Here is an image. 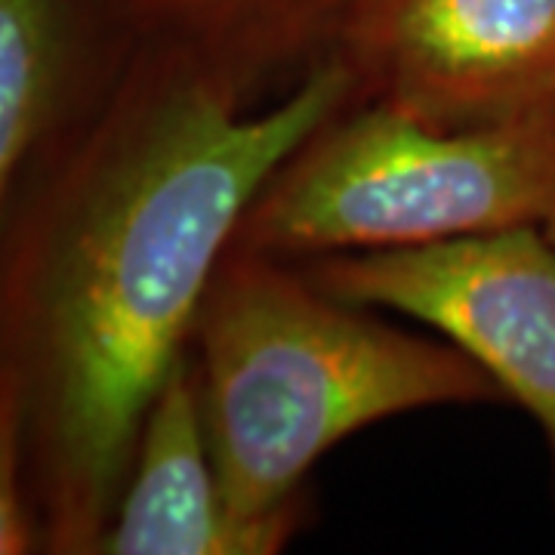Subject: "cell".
<instances>
[{
  "instance_id": "obj_1",
  "label": "cell",
  "mask_w": 555,
  "mask_h": 555,
  "mask_svg": "<svg viewBox=\"0 0 555 555\" xmlns=\"http://www.w3.org/2000/svg\"><path fill=\"white\" fill-rule=\"evenodd\" d=\"M346 90L349 68L327 62L238 118L198 80H137L65 145L0 250V367L20 377L50 550L93 553L225 241Z\"/></svg>"
},
{
  "instance_id": "obj_2",
  "label": "cell",
  "mask_w": 555,
  "mask_h": 555,
  "mask_svg": "<svg viewBox=\"0 0 555 555\" xmlns=\"http://www.w3.org/2000/svg\"><path fill=\"white\" fill-rule=\"evenodd\" d=\"M346 306L259 259L210 284L201 302L210 456L232 516L287 513L309 466L361 426L500 392L463 349L398 334Z\"/></svg>"
},
{
  "instance_id": "obj_3",
  "label": "cell",
  "mask_w": 555,
  "mask_h": 555,
  "mask_svg": "<svg viewBox=\"0 0 555 555\" xmlns=\"http://www.w3.org/2000/svg\"><path fill=\"white\" fill-rule=\"evenodd\" d=\"M553 210L555 105L438 130L383 102L306 152L247 232L259 250H379L543 225Z\"/></svg>"
},
{
  "instance_id": "obj_4",
  "label": "cell",
  "mask_w": 555,
  "mask_h": 555,
  "mask_svg": "<svg viewBox=\"0 0 555 555\" xmlns=\"http://www.w3.org/2000/svg\"><path fill=\"white\" fill-rule=\"evenodd\" d=\"M318 284L438 327L528 408L555 460V244L540 225L337 257Z\"/></svg>"
},
{
  "instance_id": "obj_5",
  "label": "cell",
  "mask_w": 555,
  "mask_h": 555,
  "mask_svg": "<svg viewBox=\"0 0 555 555\" xmlns=\"http://www.w3.org/2000/svg\"><path fill=\"white\" fill-rule=\"evenodd\" d=\"M349 43L386 105L438 130L555 105V0H358Z\"/></svg>"
},
{
  "instance_id": "obj_6",
  "label": "cell",
  "mask_w": 555,
  "mask_h": 555,
  "mask_svg": "<svg viewBox=\"0 0 555 555\" xmlns=\"http://www.w3.org/2000/svg\"><path fill=\"white\" fill-rule=\"evenodd\" d=\"M287 531V513L244 521L225 506L207 460L198 396L177 364L145 414L130 476L93 553L266 555L281 550Z\"/></svg>"
},
{
  "instance_id": "obj_7",
  "label": "cell",
  "mask_w": 555,
  "mask_h": 555,
  "mask_svg": "<svg viewBox=\"0 0 555 555\" xmlns=\"http://www.w3.org/2000/svg\"><path fill=\"white\" fill-rule=\"evenodd\" d=\"M100 16L90 0H0V229L28 160L72 108Z\"/></svg>"
},
{
  "instance_id": "obj_8",
  "label": "cell",
  "mask_w": 555,
  "mask_h": 555,
  "mask_svg": "<svg viewBox=\"0 0 555 555\" xmlns=\"http://www.w3.org/2000/svg\"><path fill=\"white\" fill-rule=\"evenodd\" d=\"M25 466V398L20 377L0 367V555L31 553L35 543H43L28 509Z\"/></svg>"
},
{
  "instance_id": "obj_9",
  "label": "cell",
  "mask_w": 555,
  "mask_h": 555,
  "mask_svg": "<svg viewBox=\"0 0 555 555\" xmlns=\"http://www.w3.org/2000/svg\"><path fill=\"white\" fill-rule=\"evenodd\" d=\"M102 16L120 22H158L198 16V10L210 7H238L254 0H90Z\"/></svg>"
},
{
  "instance_id": "obj_10",
  "label": "cell",
  "mask_w": 555,
  "mask_h": 555,
  "mask_svg": "<svg viewBox=\"0 0 555 555\" xmlns=\"http://www.w3.org/2000/svg\"><path fill=\"white\" fill-rule=\"evenodd\" d=\"M543 232H546V238H550L555 244V210H553V214H550V219L543 222Z\"/></svg>"
}]
</instances>
